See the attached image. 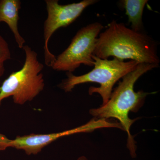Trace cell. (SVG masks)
<instances>
[{"label":"cell","instance_id":"cell-6","mask_svg":"<svg viewBox=\"0 0 160 160\" xmlns=\"http://www.w3.org/2000/svg\"><path fill=\"white\" fill-rule=\"evenodd\" d=\"M58 0H46L47 18L43 26L44 53L46 66L52 67L56 56L49 50V42L52 34L62 27L69 26L77 20L89 6L97 2L96 0H83L78 3L60 5Z\"/></svg>","mask_w":160,"mask_h":160},{"label":"cell","instance_id":"cell-7","mask_svg":"<svg viewBox=\"0 0 160 160\" xmlns=\"http://www.w3.org/2000/svg\"><path fill=\"white\" fill-rule=\"evenodd\" d=\"M107 128L121 129L122 126L118 122H109L106 119L94 118L84 125L66 131L49 134L32 133L17 136L15 139L11 140L10 147L24 150L28 155H35L42 151L44 147L63 137L82 132H92L96 129Z\"/></svg>","mask_w":160,"mask_h":160},{"label":"cell","instance_id":"cell-12","mask_svg":"<svg viewBox=\"0 0 160 160\" xmlns=\"http://www.w3.org/2000/svg\"><path fill=\"white\" fill-rule=\"evenodd\" d=\"M5 72V66L4 65H0V82H1V78L4 75Z\"/></svg>","mask_w":160,"mask_h":160},{"label":"cell","instance_id":"cell-8","mask_svg":"<svg viewBox=\"0 0 160 160\" xmlns=\"http://www.w3.org/2000/svg\"><path fill=\"white\" fill-rule=\"evenodd\" d=\"M21 4L20 0H0V22L7 24L19 48L22 49L26 41L20 34L18 26Z\"/></svg>","mask_w":160,"mask_h":160},{"label":"cell","instance_id":"cell-13","mask_svg":"<svg viewBox=\"0 0 160 160\" xmlns=\"http://www.w3.org/2000/svg\"><path fill=\"white\" fill-rule=\"evenodd\" d=\"M77 160H87V159L86 158V157L83 156H81Z\"/></svg>","mask_w":160,"mask_h":160},{"label":"cell","instance_id":"cell-4","mask_svg":"<svg viewBox=\"0 0 160 160\" xmlns=\"http://www.w3.org/2000/svg\"><path fill=\"white\" fill-rule=\"evenodd\" d=\"M22 49L26 55L22 67L12 72L0 86V106L3 100L10 97L18 105L31 102L45 87L42 72L44 66L38 61V53L27 45Z\"/></svg>","mask_w":160,"mask_h":160},{"label":"cell","instance_id":"cell-1","mask_svg":"<svg viewBox=\"0 0 160 160\" xmlns=\"http://www.w3.org/2000/svg\"><path fill=\"white\" fill-rule=\"evenodd\" d=\"M93 55L102 59L113 57L122 61L129 59L158 66L160 63L154 40L114 20L99 34Z\"/></svg>","mask_w":160,"mask_h":160},{"label":"cell","instance_id":"cell-3","mask_svg":"<svg viewBox=\"0 0 160 160\" xmlns=\"http://www.w3.org/2000/svg\"><path fill=\"white\" fill-rule=\"evenodd\" d=\"M94 62V68L91 71L81 76H75L72 72H67V78L62 80L58 87L66 92L72 91L76 86L87 82H96L100 87H90L89 93L99 94L105 105L111 96L112 89L116 83L126 74L133 71L139 63L134 61L125 62L113 58L112 60L102 59L92 56Z\"/></svg>","mask_w":160,"mask_h":160},{"label":"cell","instance_id":"cell-9","mask_svg":"<svg viewBox=\"0 0 160 160\" xmlns=\"http://www.w3.org/2000/svg\"><path fill=\"white\" fill-rule=\"evenodd\" d=\"M147 0H123L120 2L121 5L126 10L129 22L131 23L132 29L141 32L143 27V10Z\"/></svg>","mask_w":160,"mask_h":160},{"label":"cell","instance_id":"cell-5","mask_svg":"<svg viewBox=\"0 0 160 160\" xmlns=\"http://www.w3.org/2000/svg\"><path fill=\"white\" fill-rule=\"evenodd\" d=\"M103 27L101 23L95 22L81 28L67 49L56 57L52 69L58 71L72 72L82 64L94 66L92 56L97 39Z\"/></svg>","mask_w":160,"mask_h":160},{"label":"cell","instance_id":"cell-2","mask_svg":"<svg viewBox=\"0 0 160 160\" xmlns=\"http://www.w3.org/2000/svg\"><path fill=\"white\" fill-rule=\"evenodd\" d=\"M158 66L140 63L134 70L122 78L106 104L89 110V113L95 118L106 119L113 118L119 121L123 130L127 132V147L132 158L136 157L137 147L134 138L130 132V128L137 119H131L129 117V113L130 112H137L144 105L147 95L151 94L142 90L136 92L134 91V85L143 74Z\"/></svg>","mask_w":160,"mask_h":160},{"label":"cell","instance_id":"cell-11","mask_svg":"<svg viewBox=\"0 0 160 160\" xmlns=\"http://www.w3.org/2000/svg\"><path fill=\"white\" fill-rule=\"evenodd\" d=\"M11 141L5 135L0 133V151H3L10 147Z\"/></svg>","mask_w":160,"mask_h":160},{"label":"cell","instance_id":"cell-10","mask_svg":"<svg viewBox=\"0 0 160 160\" xmlns=\"http://www.w3.org/2000/svg\"><path fill=\"white\" fill-rule=\"evenodd\" d=\"M11 58V54L8 43L0 35V65Z\"/></svg>","mask_w":160,"mask_h":160}]
</instances>
